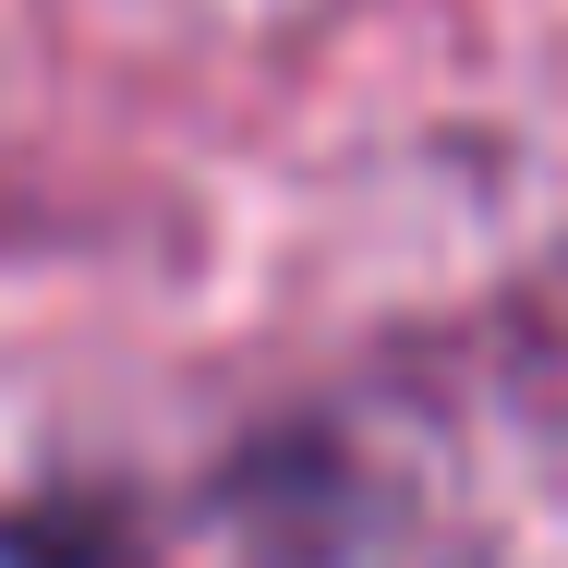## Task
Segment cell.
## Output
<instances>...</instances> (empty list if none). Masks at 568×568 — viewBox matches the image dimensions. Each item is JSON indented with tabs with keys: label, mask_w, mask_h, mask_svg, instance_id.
<instances>
[]
</instances>
